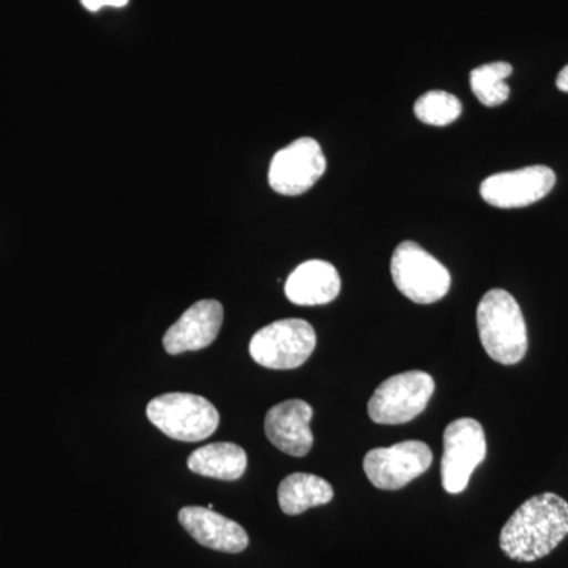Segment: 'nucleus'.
<instances>
[{
  "instance_id": "1",
  "label": "nucleus",
  "mask_w": 568,
  "mask_h": 568,
  "mask_svg": "<svg viewBox=\"0 0 568 568\" xmlns=\"http://www.w3.org/2000/svg\"><path fill=\"white\" fill-rule=\"evenodd\" d=\"M568 536V503L555 493L530 497L508 518L500 532V549L518 562L548 556Z\"/></svg>"
},
{
  "instance_id": "2",
  "label": "nucleus",
  "mask_w": 568,
  "mask_h": 568,
  "mask_svg": "<svg viewBox=\"0 0 568 568\" xmlns=\"http://www.w3.org/2000/svg\"><path fill=\"white\" fill-rule=\"evenodd\" d=\"M481 346L497 364L517 365L528 353V327L514 295L491 290L477 306Z\"/></svg>"
},
{
  "instance_id": "3",
  "label": "nucleus",
  "mask_w": 568,
  "mask_h": 568,
  "mask_svg": "<svg viewBox=\"0 0 568 568\" xmlns=\"http://www.w3.org/2000/svg\"><path fill=\"white\" fill-rule=\"evenodd\" d=\"M148 418L160 432L182 443H200L216 432L220 414L204 396L164 394L148 405Z\"/></svg>"
},
{
  "instance_id": "4",
  "label": "nucleus",
  "mask_w": 568,
  "mask_h": 568,
  "mask_svg": "<svg viewBox=\"0 0 568 568\" xmlns=\"http://www.w3.org/2000/svg\"><path fill=\"white\" fill-rule=\"evenodd\" d=\"M390 274L399 293L414 304H435L446 297L452 276L446 265L416 242H402L390 261Z\"/></svg>"
},
{
  "instance_id": "5",
  "label": "nucleus",
  "mask_w": 568,
  "mask_h": 568,
  "mask_svg": "<svg viewBox=\"0 0 568 568\" xmlns=\"http://www.w3.org/2000/svg\"><path fill=\"white\" fill-rule=\"evenodd\" d=\"M316 347V332L304 320H282L253 335L250 354L268 369H294L308 361Z\"/></svg>"
},
{
  "instance_id": "6",
  "label": "nucleus",
  "mask_w": 568,
  "mask_h": 568,
  "mask_svg": "<svg viewBox=\"0 0 568 568\" xmlns=\"http://www.w3.org/2000/svg\"><path fill=\"white\" fill-rule=\"evenodd\" d=\"M435 388V379L418 369L388 377L369 398V417L379 425L407 424L424 413Z\"/></svg>"
},
{
  "instance_id": "7",
  "label": "nucleus",
  "mask_w": 568,
  "mask_h": 568,
  "mask_svg": "<svg viewBox=\"0 0 568 568\" xmlns=\"http://www.w3.org/2000/svg\"><path fill=\"white\" fill-rule=\"evenodd\" d=\"M487 457V437L484 426L474 418L452 422L444 432V454L440 462L443 487L450 495H459L469 485L470 476Z\"/></svg>"
},
{
  "instance_id": "8",
  "label": "nucleus",
  "mask_w": 568,
  "mask_h": 568,
  "mask_svg": "<svg viewBox=\"0 0 568 568\" xmlns=\"http://www.w3.org/2000/svg\"><path fill=\"white\" fill-rule=\"evenodd\" d=\"M433 463L432 448L422 440H403L392 447L373 448L364 458V470L376 488L396 491L424 476Z\"/></svg>"
},
{
  "instance_id": "9",
  "label": "nucleus",
  "mask_w": 568,
  "mask_h": 568,
  "mask_svg": "<svg viewBox=\"0 0 568 568\" xmlns=\"http://www.w3.org/2000/svg\"><path fill=\"white\" fill-rule=\"evenodd\" d=\"M325 160L320 142L298 138L275 153L268 168V183L283 196H298L312 189L325 173Z\"/></svg>"
},
{
  "instance_id": "10",
  "label": "nucleus",
  "mask_w": 568,
  "mask_h": 568,
  "mask_svg": "<svg viewBox=\"0 0 568 568\" xmlns=\"http://www.w3.org/2000/svg\"><path fill=\"white\" fill-rule=\"evenodd\" d=\"M555 185V171L537 164L489 175L481 182L480 194L493 207L521 209L544 200Z\"/></svg>"
},
{
  "instance_id": "11",
  "label": "nucleus",
  "mask_w": 568,
  "mask_h": 568,
  "mask_svg": "<svg viewBox=\"0 0 568 568\" xmlns=\"http://www.w3.org/2000/svg\"><path fill=\"white\" fill-rule=\"evenodd\" d=\"M223 317V305L219 301L196 302L168 328L163 336L164 349L168 354L178 355L211 346L220 334Z\"/></svg>"
},
{
  "instance_id": "12",
  "label": "nucleus",
  "mask_w": 568,
  "mask_h": 568,
  "mask_svg": "<svg viewBox=\"0 0 568 568\" xmlns=\"http://www.w3.org/2000/svg\"><path fill=\"white\" fill-rule=\"evenodd\" d=\"M313 407L302 399H287L268 410L265 416V436L283 454L302 458L312 450L313 437L310 422Z\"/></svg>"
},
{
  "instance_id": "13",
  "label": "nucleus",
  "mask_w": 568,
  "mask_h": 568,
  "mask_svg": "<svg viewBox=\"0 0 568 568\" xmlns=\"http://www.w3.org/2000/svg\"><path fill=\"white\" fill-rule=\"evenodd\" d=\"M179 521L205 548L237 555L248 547V534L239 523L207 507H183Z\"/></svg>"
},
{
  "instance_id": "14",
  "label": "nucleus",
  "mask_w": 568,
  "mask_h": 568,
  "mask_svg": "<svg viewBox=\"0 0 568 568\" xmlns=\"http://www.w3.org/2000/svg\"><path fill=\"white\" fill-rule=\"evenodd\" d=\"M342 291L338 271L327 261L312 260L297 265L287 276L284 294L294 305L331 304Z\"/></svg>"
},
{
  "instance_id": "15",
  "label": "nucleus",
  "mask_w": 568,
  "mask_h": 568,
  "mask_svg": "<svg viewBox=\"0 0 568 568\" xmlns=\"http://www.w3.org/2000/svg\"><path fill=\"white\" fill-rule=\"evenodd\" d=\"M186 465L197 476L233 481L244 476L248 458L237 444L216 443L194 450Z\"/></svg>"
},
{
  "instance_id": "16",
  "label": "nucleus",
  "mask_w": 568,
  "mask_h": 568,
  "mask_svg": "<svg viewBox=\"0 0 568 568\" xmlns=\"http://www.w3.org/2000/svg\"><path fill=\"white\" fill-rule=\"evenodd\" d=\"M334 499V488L323 477L295 473L284 478L278 488L280 507L286 515H301Z\"/></svg>"
},
{
  "instance_id": "17",
  "label": "nucleus",
  "mask_w": 568,
  "mask_h": 568,
  "mask_svg": "<svg viewBox=\"0 0 568 568\" xmlns=\"http://www.w3.org/2000/svg\"><path fill=\"white\" fill-rule=\"evenodd\" d=\"M514 67L507 62L485 63L470 71V89L478 102L488 108H496L506 103L510 97L507 78Z\"/></svg>"
},
{
  "instance_id": "18",
  "label": "nucleus",
  "mask_w": 568,
  "mask_h": 568,
  "mask_svg": "<svg viewBox=\"0 0 568 568\" xmlns=\"http://www.w3.org/2000/svg\"><path fill=\"white\" fill-rule=\"evenodd\" d=\"M462 111V102L457 97L444 91L426 92L414 104L416 118L426 125L446 126L457 121Z\"/></svg>"
},
{
  "instance_id": "19",
  "label": "nucleus",
  "mask_w": 568,
  "mask_h": 568,
  "mask_svg": "<svg viewBox=\"0 0 568 568\" xmlns=\"http://www.w3.org/2000/svg\"><path fill=\"white\" fill-rule=\"evenodd\" d=\"M82 6L91 11H99L103 7H125L129 0H81Z\"/></svg>"
},
{
  "instance_id": "20",
  "label": "nucleus",
  "mask_w": 568,
  "mask_h": 568,
  "mask_svg": "<svg viewBox=\"0 0 568 568\" xmlns=\"http://www.w3.org/2000/svg\"><path fill=\"white\" fill-rule=\"evenodd\" d=\"M556 85H558L559 91L568 93V65L560 70L558 80H556Z\"/></svg>"
}]
</instances>
